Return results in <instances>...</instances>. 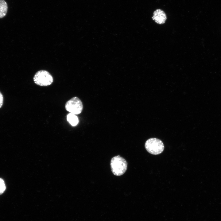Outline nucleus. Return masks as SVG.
<instances>
[{"label": "nucleus", "mask_w": 221, "mask_h": 221, "mask_svg": "<svg viewBox=\"0 0 221 221\" xmlns=\"http://www.w3.org/2000/svg\"><path fill=\"white\" fill-rule=\"evenodd\" d=\"M68 121L72 126L77 125L79 122V119L77 117L75 114L70 113L67 116Z\"/></svg>", "instance_id": "0eeeda50"}, {"label": "nucleus", "mask_w": 221, "mask_h": 221, "mask_svg": "<svg viewBox=\"0 0 221 221\" xmlns=\"http://www.w3.org/2000/svg\"><path fill=\"white\" fill-rule=\"evenodd\" d=\"M6 186L4 180L0 178V195L2 194L6 189Z\"/></svg>", "instance_id": "6e6552de"}, {"label": "nucleus", "mask_w": 221, "mask_h": 221, "mask_svg": "<svg viewBox=\"0 0 221 221\" xmlns=\"http://www.w3.org/2000/svg\"><path fill=\"white\" fill-rule=\"evenodd\" d=\"M110 167L111 171L114 175L120 176L123 174L126 171L127 163L123 158L118 155L111 159Z\"/></svg>", "instance_id": "f257e3e1"}, {"label": "nucleus", "mask_w": 221, "mask_h": 221, "mask_svg": "<svg viewBox=\"0 0 221 221\" xmlns=\"http://www.w3.org/2000/svg\"><path fill=\"white\" fill-rule=\"evenodd\" d=\"M66 110L75 115L80 114L83 109L81 100L77 97H74L67 102L65 105Z\"/></svg>", "instance_id": "20e7f679"}, {"label": "nucleus", "mask_w": 221, "mask_h": 221, "mask_svg": "<svg viewBox=\"0 0 221 221\" xmlns=\"http://www.w3.org/2000/svg\"><path fill=\"white\" fill-rule=\"evenodd\" d=\"M33 79L35 84L42 86L49 85L53 82L52 76L48 72L44 70L37 72L34 76Z\"/></svg>", "instance_id": "7ed1b4c3"}, {"label": "nucleus", "mask_w": 221, "mask_h": 221, "mask_svg": "<svg viewBox=\"0 0 221 221\" xmlns=\"http://www.w3.org/2000/svg\"><path fill=\"white\" fill-rule=\"evenodd\" d=\"M152 19L157 23L162 24L165 23L167 19V16L163 10L158 9L154 12Z\"/></svg>", "instance_id": "39448f33"}, {"label": "nucleus", "mask_w": 221, "mask_h": 221, "mask_svg": "<svg viewBox=\"0 0 221 221\" xmlns=\"http://www.w3.org/2000/svg\"><path fill=\"white\" fill-rule=\"evenodd\" d=\"M145 147L146 150L153 155H158L162 153L164 149L162 141L156 138L148 139L145 142Z\"/></svg>", "instance_id": "f03ea898"}, {"label": "nucleus", "mask_w": 221, "mask_h": 221, "mask_svg": "<svg viewBox=\"0 0 221 221\" xmlns=\"http://www.w3.org/2000/svg\"><path fill=\"white\" fill-rule=\"evenodd\" d=\"M3 98L2 94L0 92V108L1 107L3 104Z\"/></svg>", "instance_id": "1a4fd4ad"}, {"label": "nucleus", "mask_w": 221, "mask_h": 221, "mask_svg": "<svg viewBox=\"0 0 221 221\" xmlns=\"http://www.w3.org/2000/svg\"><path fill=\"white\" fill-rule=\"evenodd\" d=\"M8 6L4 0H0V18L5 17L6 14Z\"/></svg>", "instance_id": "423d86ee"}]
</instances>
